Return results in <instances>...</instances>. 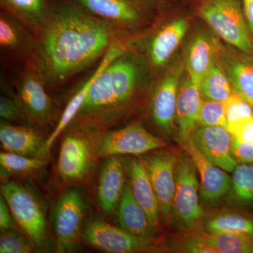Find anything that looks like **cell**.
<instances>
[{"mask_svg": "<svg viewBox=\"0 0 253 253\" xmlns=\"http://www.w3.org/2000/svg\"><path fill=\"white\" fill-rule=\"evenodd\" d=\"M1 194L9 205L16 224L34 242L46 251L51 246L45 212L41 200L29 186L16 181H3Z\"/></svg>", "mask_w": 253, "mask_h": 253, "instance_id": "3", "label": "cell"}, {"mask_svg": "<svg viewBox=\"0 0 253 253\" xmlns=\"http://www.w3.org/2000/svg\"><path fill=\"white\" fill-rule=\"evenodd\" d=\"M194 161L201 177L200 195L205 204L216 206L225 199L231 189V176L205 157L191 139L182 145Z\"/></svg>", "mask_w": 253, "mask_h": 253, "instance_id": "11", "label": "cell"}, {"mask_svg": "<svg viewBox=\"0 0 253 253\" xmlns=\"http://www.w3.org/2000/svg\"><path fill=\"white\" fill-rule=\"evenodd\" d=\"M48 159L28 157L9 152L1 151L0 154L1 177L9 178L10 176L24 175L36 172L45 166Z\"/></svg>", "mask_w": 253, "mask_h": 253, "instance_id": "27", "label": "cell"}, {"mask_svg": "<svg viewBox=\"0 0 253 253\" xmlns=\"http://www.w3.org/2000/svg\"></svg>", "mask_w": 253, "mask_h": 253, "instance_id": "41", "label": "cell"}, {"mask_svg": "<svg viewBox=\"0 0 253 253\" xmlns=\"http://www.w3.org/2000/svg\"><path fill=\"white\" fill-rule=\"evenodd\" d=\"M190 139L205 157L226 172H233L239 164L231 153V134L224 126H196Z\"/></svg>", "mask_w": 253, "mask_h": 253, "instance_id": "12", "label": "cell"}, {"mask_svg": "<svg viewBox=\"0 0 253 253\" xmlns=\"http://www.w3.org/2000/svg\"><path fill=\"white\" fill-rule=\"evenodd\" d=\"M217 55V41L206 33L194 37L185 56V68L190 79L199 86Z\"/></svg>", "mask_w": 253, "mask_h": 253, "instance_id": "23", "label": "cell"}, {"mask_svg": "<svg viewBox=\"0 0 253 253\" xmlns=\"http://www.w3.org/2000/svg\"><path fill=\"white\" fill-rule=\"evenodd\" d=\"M19 33L9 18L1 15L0 18V44L4 48L13 49L19 43Z\"/></svg>", "mask_w": 253, "mask_h": 253, "instance_id": "35", "label": "cell"}, {"mask_svg": "<svg viewBox=\"0 0 253 253\" xmlns=\"http://www.w3.org/2000/svg\"><path fill=\"white\" fill-rule=\"evenodd\" d=\"M166 146L164 141L153 135L140 125L131 124L101 134L98 151L99 158L120 155L139 156Z\"/></svg>", "mask_w": 253, "mask_h": 253, "instance_id": "10", "label": "cell"}, {"mask_svg": "<svg viewBox=\"0 0 253 253\" xmlns=\"http://www.w3.org/2000/svg\"><path fill=\"white\" fill-rule=\"evenodd\" d=\"M138 79L139 68L123 53L95 80L74 121L80 127L94 131L111 122L132 98Z\"/></svg>", "mask_w": 253, "mask_h": 253, "instance_id": "2", "label": "cell"}, {"mask_svg": "<svg viewBox=\"0 0 253 253\" xmlns=\"http://www.w3.org/2000/svg\"><path fill=\"white\" fill-rule=\"evenodd\" d=\"M218 57L229 78L234 94L253 104V60L217 42Z\"/></svg>", "mask_w": 253, "mask_h": 253, "instance_id": "14", "label": "cell"}, {"mask_svg": "<svg viewBox=\"0 0 253 253\" xmlns=\"http://www.w3.org/2000/svg\"><path fill=\"white\" fill-rule=\"evenodd\" d=\"M85 206L81 190L75 186L65 189L55 201L50 221L57 252H71L79 246Z\"/></svg>", "mask_w": 253, "mask_h": 253, "instance_id": "7", "label": "cell"}, {"mask_svg": "<svg viewBox=\"0 0 253 253\" xmlns=\"http://www.w3.org/2000/svg\"><path fill=\"white\" fill-rule=\"evenodd\" d=\"M248 27L253 37V0H241Z\"/></svg>", "mask_w": 253, "mask_h": 253, "instance_id": "40", "label": "cell"}, {"mask_svg": "<svg viewBox=\"0 0 253 253\" xmlns=\"http://www.w3.org/2000/svg\"><path fill=\"white\" fill-rule=\"evenodd\" d=\"M108 23L130 26L141 19L139 0H68Z\"/></svg>", "mask_w": 253, "mask_h": 253, "instance_id": "16", "label": "cell"}, {"mask_svg": "<svg viewBox=\"0 0 253 253\" xmlns=\"http://www.w3.org/2000/svg\"><path fill=\"white\" fill-rule=\"evenodd\" d=\"M199 86L186 76L179 84L176 102L177 139L181 146L189 140L198 124V115L202 101Z\"/></svg>", "mask_w": 253, "mask_h": 253, "instance_id": "17", "label": "cell"}, {"mask_svg": "<svg viewBox=\"0 0 253 253\" xmlns=\"http://www.w3.org/2000/svg\"><path fill=\"white\" fill-rule=\"evenodd\" d=\"M182 234L172 236L168 244L169 251L184 253H218L206 241L205 230L197 229L182 231Z\"/></svg>", "mask_w": 253, "mask_h": 253, "instance_id": "30", "label": "cell"}, {"mask_svg": "<svg viewBox=\"0 0 253 253\" xmlns=\"http://www.w3.org/2000/svg\"><path fill=\"white\" fill-rule=\"evenodd\" d=\"M188 26L186 18H179L156 33L150 45V58L155 66L161 67L169 61L185 36Z\"/></svg>", "mask_w": 253, "mask_h": 253, "instance_id": "24", "label": "cell"}, {"mask_svg": "<svg viewBox=\"0 0 253 253\" xmlns=\"http://www.w3.org/2000/svg\"><path fill=\"white\" fill-rule=\"evenodd\" d=\"M205 231L253 236V220L236 213L221 212L206 221Z\"/></svg>", "mask_w": 253, "mask_h": 253, "instance_id": "26", "label": "cell"}, {"mask_svg": "<svg viewBox=\"0 0 253 253\" xmlns=\"http://www.w3.org/2000/svg\"><path fill=\"white\" fill-rule=\"evenodd\" d=\"M199 13L226 42L253 57V42L241 0H206Z\"/></svg>", "mask_w": 253, "mask_h": 253, "instance_id": "5", "label": "cell"}, {"mask_svg": "<svg viewBox=\"0 0 253 253\" xmlns=\"http://www.w3.org/2000/svg\"><path fill=\"white\" fill-rule=\"evenodd\" d=\"M16 221L6 199L0 196V229L1 231L16 229Z\"/></svg>", "mask_w": 253, "mask_h": 253, "instance_id": "39", "label": "cell"}, {"mask_svg": "<svg viewBox=\"0 0 253 253\" xmlns=\"http://www.w3.org/2000/svg\"><path fill=\"white\" fill-rule=\"evenodd\" d=\"M3 7L34 24L44 22L50 7L45 0H0Z\"/></svg>", "mask_w": 253, "mask_h": 253, "instance_id": "31", "label": "cell"}, {"mask_svg": "<svg viewBox=\"0 0 253 253\" xmlns=\"http://www.w3.org/2000/svg\"><path fill=\"white\" fill-rule=\"evenodd\" d=\"M81 242L99 251L110 253L155 252L160 251L156 239L131 235L121 228L96 219L83 228Z\"/></svg>", "mask_w": 253, "mask_h": 253, "instance_id": "8", "label": "cell"}, {"mask_svg": "<svg viewBox=\"0 0 253 253\" xmlns=\"http://www.w3.org/2000/svg\"><path fill=\"white\" fill-rule=\"evenodd\" d=\"M23 111L18 101L5 96L0 97V116L6 121H15L20 119Z\"/></svg>", "mask_w": 253, "mask_h": 253, "instance_id": "38", "label": "cell"}, {"mask_svg": "<svg viewBox=\"0 0 253 253\" xmlns=\"http://www.w3.org/2000/svg\"><path fill=\"white\" fill-rule=\"evenodd\" d=\"M18 102L23 113L32 121L49 122L53 111L52 102L37 75L29 73L23 76L18 89Z\"/></svg>", "mask_w": 253, "mask_h": 253, "instance_id": "18", "label": "cell"}, {"mask_svg": "<svg viewBox=\"0 0 253 253\" xmlns=\"http://www.w3.org/2000/svg\"><path fill=\"white\" fill-rule=\"evenodd\" d=\"M228 124L253 116V105L234 94L224 101Z\"/></svg>", "mask_w": 253, "mask_h": 253, "instance_id": "34", "label": "cell"}, {"mask_svg": "<svg viewBox=\"0 0 253 253\" xmlns=\"http://www.w3.org/2000/svg\"><path fill=\"white\" fill-rule=\"evenodd\" d=\"M101 133L79 127L63 136L57 163V173L64 184L81 182L92 172L99 158Z\"/></svg>", "mask_w": 253, "mask_h": 253, "instance_id": "4", "label": "cell"}, {"mask_svg": "<svg viewBox=\"0 0 253 253\" xmlns=\"http://www.w3.org/2000/svg\"><path fill=\"white\" fill-rule=\"evenodd\" d=\"M43 24L37 59L42 76L52 84L89 66L111 42L108 22L68 0L50 8Z\"/></svg>", "mask_w": 253, "mask_h": 253, "instance_id": "1", "label": "cell"}, {"mask_svg": "<svg viewBox=\"0 0 253 253\" xmlns=\"http://www.w3.org/2000/svg\"><path fill=\"white\" fill-rule=\"evenodd\" d=\"M119 55L120 51L117 48H110L106 51L104 59L100 63L99 67L96 68L92 76L87 80V81L84 83L83 87L78 91L77 94H75V96L69 101V103L66 106V109L63 111L62 116L60 118L59 122L58 123L57 126L55 128L54 131L46 139L44 149H43V156H44V158L48 159L50 150L52 147L53 144H54L56 139L62 134L63 131L71 124V122L74 121L75 118L77 116L82 106H83V103L85 101L91 86L92 85L95 80L99 76L100 73L104 71L105 68L110 63L112 62L113 60L116 59Z\"/></svg>", "mask_w": 253, "mask_h": 253, "instance_id": "22", "label": "cell"}, {"mask_svg": "<svg viewBox=\"0 0 253 253\" xmlns=\"http://www.w3.org/2000/svg\"><path fill=\"white\" fill-rule=\"evenodd\" d=\"M231 198L241 205L253 204V163H240L231 176Z\"/></svg>", "mask_w": 253, "mask_h": 253, "instance_id": "29", "label": "cell"}, {"mask_svg": "<svg viewBox=\"0 0 253 253\" xmlns=\"http://www.w3.org/2000/svg\"><path fill=\"white\" fill-rule=\"evenodd\" d=\"M231 150L238 163H253V142L239 141L231 135Z\"/></svg>", "mask_w": 253, "mask_h": 253, "instance_id": "37", "label": "cell"}, {"mask_svg": "<svg viewBox=\"0 0 253 253\" xmlns=\"http://www.w3.org/2000/svg\"><path fill=\"white\" fill-rule=\"evenodd\" d=\"M124 161L118 156L109 157L100 174L97 196L100 206L111 215L118 206L126 185Z\"/></svg>", "mask_w": 253, "mask_h": 253, "instance_id": "20", "label": "cell"}, {"mask_svg": "<svg viewBox=\"0 0 253 253\" xmlns=\"http://www.w3.org/2000/svg\"><path fill=\"white\" fill-rule=\"evenodd\" d=\"M205 238L218 253H253V236L205 231Z\"/></svg>", "mask_w": 253, "mask_h": 253, "instance_id": "28", "label": "cell"}, {"mask_svg": "<svg viewBox=\"0 0 253 253\" xmlns=\"http://www.w3.org/2000/svg\"><path fill=\"white\" fill-rule=\"evenodd\" d=\"M45 141L33 128L6 123H1L0 126V141L4 151L28 157L46 159L43 156Z\"/></svg>", "mask_w": 253, "mask_h": 253, "instance_id": "21", "label": "cell"}, {"mask_svg": "<svg viewBox=\"0 0 253 253\" xmlns=\"http://www.w3.org/2000/svg\"><path fill=\"white\" fill-rule=\"evenodd\" d=\"M227 129L238 140L253 142V116L229 123Z\"/></svg>", "mask_w": 253, "mask_h": 253, "instance_id": "36", "label": "cell"}, {"mask_svg": "<svg viewBox=\"0 0 253 253\" xmlns=\"http://www.w3.org/2000/svg\"><path fill=\"white\" fill-rule=\"evenodd\" d=\"M152 184L160 214L167 224L172 221V204L175 191V169L178 154L167 149H158L143 158Z\"/></svg>", "mask_w": 253, "mask_h": 253, "instance_id": "9", "label": "cell"}, {"mask_svg": "<svg viewBox=\"0 0 253 253\" xmlns=\"http://www.w3.org/2000/svg\"><path fill=\"white\" fill-rule=\"evenodd\" d=\"M118 206V221L121 229L131 235L156 239L158 230L144 208L134 199L128 181H126Z\"/></svg>", "mask_w": 253, "mask_h": 253, "instance_id": "19", "label": "cell"}, {"mask_svg": "<svg viewBox=\"0 0 253 253\" xmlns=\"http://www.w3.org/2000/svg\"><path fill=\"white\" fill-rule=\"evenodd\" d=\"M197 172L192 158L185 150L178 154L172 222L181 231L197 229L204 219V209L200 204Z\"/></svg>", "mask_w": 253, "mask_h": 253, "instance_id": "6", "label": "cell"}, {"mask_svg": "<svg viewBox=\"0 0 253 253\" xmlns=\"http://www.w3.org/2000/svg\"><path fill=\"white\" fill-rule=\"evenodd\" d=\"M182 63H176L158 84L151 101V113L158 127L166 134L172 133L176 122V102Z\"/></svg>", "mask_w": 253, "mask_h": 253, "instance_id": "13", "label": "cell"}, {"mask_svg": "<svg viewBox=\"0 0 253 253\" xmlns=\"http://www.w3.org/2000/svg\"><path fill=\"white\" fill-rule=\"evenodd\" d=\"M199 87L201 95L212 101L224 102L235 94L218 55L217 59L201 81Z\"/></svg>", "mask_w": 253, "mask_h": 253, "instance_id": "25", "label": "cell"}, {"mask_svg": "<svg viewBox=\"0 0 253 253\" xmlns=\"http://www.w3.org/2000/svg\"><path fill=\"white\" fill-rule=\"evenodd\" d=\"M38 249L26 234H20L16 229L1 231L0 235V253H30Z\"/></svg>", "mask_w": 253, "mask_h": 253, "instance_id": "33", "label": "cell"}, {"mask_svg": "<svg viewBox=\"0 0 253 253\" xmlns=\"http://www.w3.org/2000/svg\"><path fill=\"white\" fill-rule=\"evenodd\" d=\"M198 125L221 126L227 129L228 121L224 103L212 100H202L198 115Z\"/></svg>", "mask_w": 253, "mask_h": 253, "instance_id": "32", "label": "cell"}, {"mask_svg": "<svg viewBox=\"0 0 253 253\" xmlns=\"http://www.w3.org/2000/svg\"><path fill=\"white\" fill-rule=\"evenodd\" d=\"M124 161L128 181L134 199L147 213L153 225L160 226L159 205L143 158H129Z\"/></svg>", "mask_w": 253, "mask_h": 253, "instance_id": "15", "label": "cell"}]
</instances>
